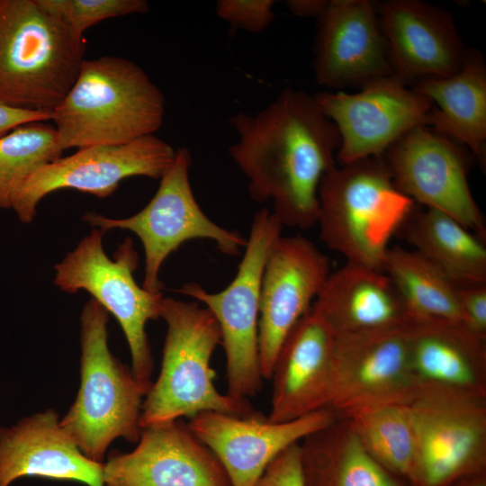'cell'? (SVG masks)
<instances>
[{
    "mask_svg": "<svg viewBox=\"0 0 486 486\" xmlns=\"http://www.w3.org/2000/svg\"><path fill=\"white\" fill-rule=\"evenodd\" d=\"M230 123L238 140L229 152L248 180L251 199L271 201L283 226L307 230L317 224L320 184L336 166L340 137L312 95L285 87L263 109L238 112Z\"/></svg>",
    "mask_w": 486,
    "mask_h": 486,
    "instance_id": "cell-1",
    "label": "cell"
},
{
    "mask_svg": "<svg viewBox=\"0 0 486 486\" xmlns=\"http://www.w3.org/2000/svg\"><path fill=\"white\" fill-rule=\"evenodd\" d=\"M165 110L164 94L141 67L107 55L84 59L51 120L64 151L123 144L155 134Z\"/></svg>",
    "mask_w": 486,
    "mask_h": 486,
    "instance_id": "cell-2",
    "label": "cell"
},
{
    "mask_svg": "<svg viewBox=\"0 0 486 486\" xmlns=\"http://www.w3.org/2000/svg\"><path fill=\"white\" fill-rule=\"evenodd\" d=\"M320 237L346 262L382 271L389 242L414 212L383 155L331 168L319 187Z\"/></svg>",
    "mask_w": 486,
    "mask_h": 486,
    "instance_id": "cell-3",
    "label": "cell"
},
{
    "mask_svg": "<svg viewBox=\"0 0 486 486\" xmlns=\"http://www.w3.org/2000/svg\"><path fill=\"white\" fill-rule=\"evenodd\" d=\"M160 317L167 327L161 369L142 402L141 428L204 411L242 417L261 413L249 400L223 394L216 388L211 359L221 336L207 308L195 301L164 297Z\"/></svg>",
    "mask_w": 486,
    "mask_h": 486,
    "instance_id": "cell-4",
    "label": "cell"
},
{
    "mask_svg": "<svg viewBox=\"0 0 486 486\" xmlns=\"http://www.w3.org/2000/svg\"><path fill=\"white\" fill-rule=\"evenodd\" d=\"M84 51L83 40L37 0H0V103L52 114L77 76Z\"/></svg>",
    "mask_w": 486,
    "mask_h": 486,
    "instance_id": "cell-5",
    "label": "cell"
},
{
    "mask_svg": "<svg viewBox=\"0 0 486 486\" xmlns=\"http://www.w3.org/2000/svg\"><path fill=\"white\" fill-rule=\"evenodd\" d=\"M109 313L94 299L80 316V387L60 420L89 459L100 462L116 438L139 441L143 398L152 383L140 382L108 347Z\"/></svg>",
    "mask_w": 486,
    "mask_h": 486,
    "instance_id": "cell-6",
    "label": "cell"
},
{
    "mask_svg": "<svg viewBox=\"0 0 486 486\" xmlns=\"http://www.w3.org/2000/svg\"><path fill=\"white\" fill-rule=\"evenodd\" d=\"M283 225L268 209L256 212L236 275L222 291L190 283L178 291L201 302L218 322L226 356L227 394L248 400L262 388L258 323L265 264Z\"/></svg>",
    "mask_w": 486,
    "mask_h": 486,
    "instance_id": "cell-7",
    "label": "cell"
},
{
    "mask_svg": "<svg viewBox=\"0 0 486 486\" xmlns=\"http://www.w3.org/2000/svg\"><path fill=\"white\" fill-rule=\"evenodd\" d=\"M104 234L94 228L54 266V284L68 293L87 292L115 317L130 348L132 373L140 382L152 383L146 324L160 317L164 297L161 292H149L136 283L133 273L139 256L131 238L119 244L111 259L104 249Z\"/></svg>",
    "mask_w": 486,
    "mask_h": 486,
    "instance_id": "cell-8",
    "label": "cell"
},
{
    "mask_svg": "<svg viewBox=\"0 0 486 486\" xmlns=\"http://www.w3.org/2000/svg\"><path fill=\"white\" fill-rule=\"evenodd\" d=\"M192 162L187 148L176 149L174 161L160 178L155 195L132 216L113 219L93 212L83 216L84 221L104 232L127 230L140 239L145 254L142 287L149 292H161L162 265L188 240L210 239L221 253L229 256L238 255L247 244V238L241 234L219 226L203 212L190 184Z\"/></svg>",
    "mask_w": 486,
    "mask_h": 486,
    "instance_id": "cell-9",
    "label": "cell"
},
{
    "mask_svg": "<svg viewBox=\"0 0 486 486\" xmlns=\"http://www.w3.org/2000/svg\"><path fill=\"white\" fill-rule=\"evenodd\" d=\"M406 408L415 438L410 486H449L486 471V397L421 388Z\"/></svg>",
    "mask_w": 486,
    "mask_h": 486,
    "instance_id": "cell-10",
    "label": "cell"
},
{
    "mask_svg": "<svg viewBox=\"0 0 486 486\" xmlns=\"http://www.w3.org/2000/svg\"><path fill=\"white\" fill-rule=\"evenodd\" d=\"M420 386L410 357V325L336 334L334 382L329 409L346 418L380 406L408 405Z\"/></svg>",
    "mask_w": 486,
    "mask_h": 486,
    "instance_id": "cell-11",
    "label": "cell"
},
{
    "mask_svg": "<svg viewBox=\"0 0 486 486\" xmlns=\"http://www.w3.org/2000/svg\"><path fill=\"white\" fill-rule=\"evenodd\" d=\"M470 155L462 144L420 125L403 134L383 157L402 194L484 238L485 220L468 183Z\"/></svg>",
    "mask_w": 486,
    "mask_h": 486,
    "instance_id": "cell-12",
    "label": "cell"
},
{
    "mask_svg": "<svg viewBox=\"0 0 486 486\" xmlns=\"http://www.w3.org/2000/svg\"><path fill=\"white\" fill-rule=\"evenodd\" d=\"M175 156L176 149L155 134L123 144L77 148L36 170L22 186L12 211L20 221L30 223L46 195L67 188L106 198L126 178L160 179Z\"/></svg>",
    "mask_w": 486,
    "mask_h": 486,
    "instance_id": "cell-13",
    "label": "cell"
},
{
    "mask_svg": "<svg viewBox=\"0 0 486 486\" xmlns=\"http://www.w3.org/2000/svg\"><path fill=\"white\" fill-rule=\"evenodd\" d=\"M337 127L340 166L382 156L410 130L429 125L434 104L393 76L373 80L360 92L323 91L312 95Z\"/></svg>",
    "mask_w": 486,
    "mask_h": 486,
    "instance_id": "cell-14",
    "label": "cell"
},
{
    "mask_svg": "<svg viewBox=\"0 0 486 486\" xmlns=\"http://www.w3.org/2000/svg\"><path fill=\"white\" fill-rule=\"evenodd\" d=\"M329 273L328 256L312 241L280 236L274 243L260 293L258 344L264 380H270L284 340L310 309Z\"/></svg>",
    "mask_w": 486,
    "mask_h": 486,
    "instance_id": "cell-15",
    "label": "cell"
},
{
    "mask_svg": "<svg viewBox=\"0 0 486 486\" xmlns=\"http://www.w3.org/2000/svg\"><path fill=\"white\" fill-rule=\"evenodd\" d=\"M104 486H231L218 458L181 419L141 428L130 453L104 464Z\"/></svg>",
    "mask_w": 486,
    "mask_h": 486,
    "instance_id": "cell-16",
    "label": "cell"
},
{
    "mask_svg": "<svg viewBox=\"0 0 486 486\" xmlns=\"http://www.w3.org/2000/svg\"><path fill=\"white\" fill-rule=\"evenodd\" d=\"M313 70L318 85L341 91L392 76L377 3L328 1L318 18Z\"/></svg>",
    "mask_w": 486,
    "mask_h": 486,
    "instance_id": "cell-17",
    "label": "cell"
},
{
    "mask_svg": "<svg viewBox=\"0 0 486 486\" xmlns=\"http://www.w3.org/2000/svg\"><path fill=\"white\" fill-rule=\"evenodd\" d=\"M337 418L330 409L285 422H271L262 413L242 417L204 411L190 418L188 426L218 458L231 486H254L281 452Z\"/></svg>",
    "mask_w": 486,
    "mask_h": 486,
    "instance_id": "cell-18",
    "label": "cell"
},
{
    "mask_svg": "<svg viewBox=\"0 0 486 486\" xmlns=\"http://www.w3.org/2000/svg\"><path fill=\"white\" fill-rule=\"evenodd\" d=\"M377 9L392 76L406 86L449 76L464 66L470 50L446 10L419 0H389Z\"/></svg>",
    "mask_w": 486,
    "mask_h": 486,
    "instance_id": "cell-19",
    "label": "cell"
},
{
    "mask_svg": "<svg viewBox=\"0 0 486 486\" xmlns=\"http://www.w3.org/2000/svg\"><path fill=\"white\" fill-rule=\"evenodd\" d=\"M335 344V331L311 306L289 332L275 358L269 421L285 422L329 409Z\"/></svg>",
    "mask_w": 486,
    "mask_h": 486,
    "instance_id": "cell-20",
    "label": "cell"
},
{
    "mask_svg": "<svg viewBox=\"0 0 486 486\" xmlns=\"http://www.w3.org/2000/svg\"><path fill=\"white\" fill-rule=\"evenodd\" d=\"M103 469L104 464L83 454L53 410L0 428V486L27 476L104 486Z\"/></svg>",
    "mask_w": 486,
    "mask_h": 486,
    "instance_id": "cell-21",
    "label": "cell"
},
{
    "mask_svg": "<svg viewBox=\"0 0 486 486\" xmlns=\"http://www.w3.org/2000/svg\"><path fill=\"white\" fill-rule=\"evenodd\" d=\"M410 357L420 389L486 397V338L464 324L440 320L412 322Z\"/></svg>",
    "mask_w": 486,
    "mask_h": 486,
    "instance_id": "cell-22",
    "label": "cell"
},
{
    "mask_svg": "<svg viewBox=\"0 0 486 486\" xmlns=\"http://www.w3.org/2000/svg\"><path fill=\"white\" fill-rule=\"evenodd\" d=\"M312 307L338 335L411 324L391 278L381 270L349 262L329 273Z\"/></svg>",
    "mask_w": 486,
    "mask_h": 486,
    "instance_id": "cell-23",
    "label": "cell"
},
{
    "mask_svg": "<svg viewBox=\"0 0 486 486\" xmlns=\"http://www.w3.org/2000/svg\"><path fill=\"white\" fill-rule=\"evenodd\" d=\"M412 89L434 104L429 126L485 164L486 66L482 55L470 50L459 71L446 77L421 79Z\"/></svg>",
    "mask_w": 486,
    "mask_h": 486,
    "instance_id": "cell-24",
    "label": "cell"
},
{
    "mask_svg": "<svg viewBox=\"0 0 486 486\" xmlns=\"http://www.w3.org/2000/svg\"><path fill=\"white\" fill-rule=\"evenodd\" d=\"M300 446L306 486H410L372 457L347 418L338 417Z\"/></svg>",
    "mask_w": 486,
    "mask_h": 486,
    "instance_id": "cell-25",
    "label": "cell"
},
{
    "mask_svg": "<svg viewBox=\"0 0 486 486\" xmlns=\"http://www.w3.org/2000/svg\"><path fill=\"white\" fill-rule=\"evenodd\" d=\"M406 238L415 251L438 268L456 287L486 284L482 238L451 216L428 209L412 212Z\"/></svg>",
    "mask_w": 486,
    "mask_h": 486,
    "instance_id": "cell-26",
    "label": "cell"
},
{
    "mask_svg": "<svg viewBox=\"0 0 486 486\" xmlns=\"http://www.w3.org/2000/svg\"><path fill=\"white\" fill-rule=\"evenodd\" d=\"M382 272L400 294L411 323L440 320L464 324L457 287L415 250L398 246L389 248Z\"/></svg>",
    "mask_w": 486,
    "mask_h": 486,
    "instance_id": "cell-27",
    "label": "cell"
},
{
    "mask_svg": "<svg viewBox=\"0 0 486 486\" xmlns=\"http://www.w3.org/2000/svg\"><path fill=\"white\" fill-rule=\"evenodd\" d=\"M346 418L372 457L408 483L415 457V438L406 405L369 408Z\"/></svg>",
    "mask_w": 486,
    "mask_h": 486,
    "instance_id": "cell-28",
    "label": "cell"
},
{
    "mask_svg": "<svg viewBox=\"0 0 486 486\" xmlns=\"http://www.w3.org/2000/svg\"><path fill=\"white\" fill-rule=\"evenodd\" d=\"M63 153L55 127L28 122L0 137V208L12 210L27 179Z\"/></svg>",
    "mask_w": 486,
    "mask_h": 486,
    "instance_id": "cell-29",
    "label": "cell"
},
{
    "mask_svg": "<svg viewBox=\"0 0 486 486\" xmlns=\"http://www.w3.org/2000/svg\"><path fill=\"white\" fill-rule=\"evenodd\" d=\"M37 2L81 40L86 30L104 20L149 12L148 3L144 0H37Z\"/></svg>",
    "mask_w": 486,
    "mask_h": 486,
    "instance_id": "cell-30",
    "label": "cell"
},
{
    "mask_svg": "<svg viewBox=\"0 0 486 486\" xmlns=\"http://www.w3.org/2000/svg\"><path fill=\"white\" fill-rule=\"evenodd\" d=\"M274 3L273 0H219L216 14L234 29L259 33L274 20Z\"/></svg>",
    "mask_w": 486,
    "mask_h": 486,
    "instance_id": "cell-31",
    "label": "cell"
},
{
    "mask_svg": "<svg viewBox=\"0 0 486 486\" xmlns=\"http://www.w3.org/2000/svg\"><path fill=\"white\" fill-rule=\"evenodd\" d=\"M254 486H306L300 443H295L281 452L267 465Z\"/></svg>",
    "mask_w": 486,
    "mask_h": 486,
    "instance_id": "cell-32",
    "label": "cell"
},
{
    "mask_svg": "<svg viewBox=\"0 0 486 486\" xmlns=\"http://www.w3.org/2000/svg\"><path fill=\"white\" fill-rule=\"evenodd\" d=\"M457 299L464 326L486 338V284L457 287Z\"/></svg>",
    "mask_w": 486,
    "mask_h": 486,
    "instance_id": "cell-33",
    "label": "cell"
},
{
    "mask_svg": "<svg viewBox=\"0 0 486 486\" xmlns=\"http://www.w3.org/2000/svg\"><path fill=\"white\" fill-rule=\"evenodd\" d=\"M51 115L49 112L17 109L0 103V137L28 122L50 121Z\"/></svg>",
    "mask_w": 486,
    "mask_h": 486,
    "instance_id": "cell-34",
    "label": "cell"
},
{
    "mask_svg": "<svg viewBox=\"0 0 486 486\" xmlns=\"http://www.w3.org/2000/svg\"><path fill=\"white\" fill-rule=\"evenodd\" d=\"M328 1L324 0H290L287 6L298 16L319 18L324 12Z\"/></svg>",
    "mask_w": 486,
    "mask_h": 486,
    "instance_id": "cell-35",
    "label": "cell"
},
{
    "mask_svg": "<svg viewBox=\"0 0 486 486\" xmlns=\"http://www.w3.org/2000/svg\"><path fill=\"white\" fill-rule=\"evenodd\" d=\"M449 486H486V471L464 476Z\"/></svg>",
    "mask_w": 486,
    "mask_h": 486,
    "instance_id": "cell-36",
    "label": "cell"
}]
</instances>
